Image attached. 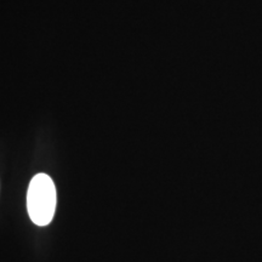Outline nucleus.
I'll use <instances>...</instances> for the list:
<instances>
[{
    "mask_svg": "<svg viewBox=\"0 0 262 262\" xmlns=\"http://www.w3.org/2000/svg\"><path fill=\"white\" fill-rule=\"evenodd\" d=\"M56 187L47 173H38L32 179L27 192V209L33 224L48 226L56 211Z\"/></svg>",
    "mask_w": 262,
    "mask_h": 262,
    "instance_id": "1",
    "label": "nucleus"
}]
</instances>
